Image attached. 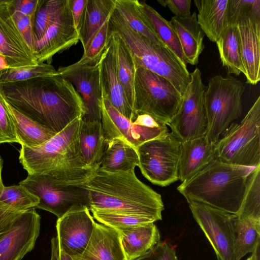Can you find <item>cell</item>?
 I'll return each instance as SVG.
<instances>
[{
	"instance_id": "cell-50",
	"label": "cell",
	"mask_w": 260,
	"mask_h": 260,
	"mask_svg": "<svg viewBox=\"0 0 260 260\" xmlns=\"http://www.w3.org/2000/svg\"><path fill=\"white\" fill-rule=\"evenodd\" d=\"M10 68L6 57L0 53V72Z\"/></svg>"
},
{
	"instance_id": "cell-49",
	"label": "cell",
	"mask_w": 260,
	"mask_h": 260,
	"mask_svg": "<svg viewBox=\"0 0 260 260\" xmlns=\"http://www.w3.org/2000/svg\"><path fill=\"white\" fill-rule=\"evenodd\" d=\"M246 260H260V244H257L251 255Z\"/></svg>"
},
{
	"instance_id": "cell-25",
	"label": "cell",
	"mask_w": 260,
	"mask_h": 260,
	"mask_svg": "<svg viewBox=\"0 0 260 260\" xmlns=\"http://www.w3.org/2000/svg\"><path fill=\"white\" fill-rule=\"evenodd\" d=\"M137 149L125 140L115 138L106 142L98 169L118 173L135 170L139 166Z\"/></svg>"
},
{
	"instance_id": "cell-43",
	"label": "cell",
	"mask_w": 260,
	"mask_h": 260,
	"mask_svg": "<svg viewBox=\"0 0 260 260\" xmlns=\"http://www.w3.org/2000/svg\"><path fill=\"white\" fill-rule=\"evenodd\" d=\"M13 16L18 30L34 54L36 42L34 35L35 17L21 15L14 12Z\"/></svg>"
},
{
	"instance_id": "cell-39",
	"label": "cell",
	"mask_w": 260,
	"mask_h": 260,
	"mask_svg": "<svg viewBox=\"0 0 260 260\" xmlns=\"http://www.w3.org/2000/svg\"><path fill=\"white\" fill-rule=\"evenodd\" d=\"M91 212L93 217L100 223L114 229L133 227L155 222L149 217L133 214L100 210Z\"/></svg>"
},
{
	"instance_id": "cell-16",
	"label": "cell",
	"mask_w": 260,
	"mask_h": 260,
	"mask_svg": "<svg viewBox=\"0 0 260 260\" xmlns=\"http://www.w3.org/2000/svg\"><path fill=\"white\" fill-rule=\"evenodd\" d=\"M13 0H0V53L10 68L38 63L17 26L13 16Z\"/></svg>"
},
{
	"instance_id": "cell-24",
	"label": "cell",
	"mask_w": 260,
	"mask_h": 260,
	"mask_svg": "<svg viewBox=\"0 0 260 260\" xmlns=\"http://www.w3.org/2000/svg\"><path fill=\"white\" fill-rule=\"evenodd\" d=\"M154 223L115 229L120 235L128 260H136L141 257L160 241L159 232Z\"/></svg>"
},
{
	"instance_id": "cell-1",
	"label": "cell",
	"mask_w": 260,
	"mask_h": 260,
	"mask_svg": "<svg viewBox=\"0 0 260 260\" xmlns=\"http://www.w3.org/2000/svg\"><path fill=\"white\" fill-rule=\"evenodd\" d=\"M0 89L12 107L56 134L84 113L82 100L74 86L58 73L4 84Z\"/></svg>"
},
{
	"instance_id": "cell-42",
	"label": "cell",
	"mask_w": 260,
	"mask_h": 260,
	"mask_svg": "<svg viewBox=\"0 0 260 260\" xmlns=\"http://www.w3.org/2000/svg\"><path fill=\"white\" fill-rule=\"evenodd\" d=\"M136 260H178L175 249L166 240L160 241L148 252Z\"/></svg>"
},
{
	"instance_id": "cell-32",
	"label": "cell",
	"mask_w": 260,
	"mask_h": 260,
	"mask_svg": "<svg viewBox=\"0 0 260 260\" xmlns=\"http://www.w3.org/2000/svg\"><path fill=\"white\" fill-rule=\"evenodd\" d=\"M234 250L236 260H241L252 253L260 242V219L247 218L234 219Z\"/></svg>"
},
{
	"instance_id": "cell-2",
	"label": "cell",
	"mask_w": 260,
	"mask_h": 260,
	"mask_svg": "<svg viewBox=\"0 0 260 260\" xmlns=\"http://www.w3.org/2000/svg\"><path fill=\"white\" fill-rule=\"evenodd\" d=\"M82 123L78 118L42 145L21 146L19 159L28 174L47 176L54 183L76 186L87 181L95 170L85 162L79 137Z\"/></svg>"
},
{
	"instance_id": "cell-17",
	"label": "cell",
	"mask_w": 260,
	"mask_h": 260,
	"mask_svg": "<svg viewBox=\"0 0 260 260\" xmlns=\"http://www.w3.org/2000/svg\"><path fill=\"white\" fill-rule=\"evenodd\" d=\"M79 41L75 27L70 0L44 36L35 44L34 55L37 62L50 64L53 56L76 45Z\"/></svg>"
},
{
	"instance_id": "cell-41",
	"label": "cell",
	"mask_w": 260,
	"mask_h": 260,
	"mask_svg": "<svg viewBox=\"0 0 260 260\" xmlns=\"http://www.w3.org/2000/svg\"><path fill=\"white\" fill-rule=\"evenodd\" d=\"M4 143L20 144L11 119L0 100V144Z\"/></svg>"
},
{
	"instance_id": "cell-20",
	"label": "cell",
	"mask_w": 260,
	"mask_h": 260,
	"mask_svg": "<svg viewBox=\"0 0 260 260\" xmlns=\"http://www.w3.org/2000/svg\"><path fill=\"white\" fill-rule=\"evenodd\" d=\"M99 69L102 95L120 113L133 122L137 116L127 101L118 76L115 37L109 30L108 43L99 60Z\"/></svg>"
},
{
	"instance_id": "cell-10",
	"label": "cell",
	"mask_w": 260,
	"mask_h": 260,
	"mask_svg": "<svg viewBox=\"0 0 260 260\" xmlns=\"http://www.w3.org/2000/svg\"><path fill=\"white\" fill-rule=\"evenodd\" d=\"M101 123L106 141L121 138L136 149L144 143L169 133L167 125L150 115L139 114L132 121L120 113L102 95Z\"/></svg>"
},
{
	"instance_id": "cell-9",
	"label": "cell",
	"mask_w": 260,
	"mask_h": 260,
	"mask_svg": "<svg viewBox=\"0 0 260 260\" xmlns=\"http://www.w3.org/2000/svg\"><path fill=\"white\" fill-rule=\"evenodd\" d=\"M182 142L172 133L148 141L136 149L143 175L154 184L167 186L178 180Z\"/></svg>"
},
{
	"instance_id": "cell-48",
	"label": "cell",
	"mask_w": 260,
	"mask_h": 260,
	"mask_svg": "<svg viewBox=\"0 0 260 260\" xmlns=\"http://www.w3.org/2000/svg\"><path fill=\"white\" fill-rule=\"evenodd\" d=\"M51 260H73L72 257L64 252L60 248L57 237L51 239Z\"/></svg>"
},
{
	"instance_id": "cell-18",
	"label": "cell",
	"mask_w": 260,
	"mask_h": 260,
	"mask_svg": "<svg viewBox=\"0 0 260 260\" xmlns=\"http://www.w3.org/2000/svg\"><path fill=\"white\" fill-rule=\"evenodd\" d=\"M41 217L35 208L22 212L13 227L0 239V260H21L34 247Z\"/></svg>"
},
{
	"instance_id": "cell-21",
	"label": "cell",
	"mask_w": 260,
	"mask_h": 260,
	"mask_svg": "<svg viewBox=\"0 0 260 260\" xmlns=\"http://www.w3.org/2000/svg\"><path fill=\"white\" fill-rule=\"evenodd\" d=\"M217 158L216 144L206 136L182 142L178 180H189Z\"/></svg>"
},
{
	"instance_id": "cell-4",
	"label": "cell",
	"mask_w": 260,
	"mask_h": 260,
	"mask_svg": "<svg viewBox=\"0 0 260 260\" xmlns=\"http://www.w3.org/2000/svg\"><path fill=\"white\" fill-rule=\"evenodd\" d=\"M254 168L230 164L217 158L192 178L182 182L177 190L187 202L203 203L236 215Z\"/></svg>"
},
{
	"instance_id": "cell-26",
	"label": "cell",
	"mask_w": 260,
	"mask_h": 260,
	"mask_svg": "<svg viewBox=\"0 0 260 260\" xmlns=\"http://www.w3.org/2000/svg\"><path fill=\"white\" fill-rule=\"evenodd\" d=\"M198 23L209 39L216 42L228 25L229 0H194Z\"/></svg>"
},
{
	"instance_id": "cell-15",
	"label": "cell",
	"mask_w": 260,
	"mask_h": 260,
	"mask_svg": "<svg viewBox=\"0 0 260 260\" xmlns=\"http://www.w3.org/2000/svg\"><path fill=\"white\" fill-rule=\"evenodd\" d=\"M234 24L246 83L260 80V7L234 16L228 24Z\"/></svg>"
},
{
	"instance_id": "cell-34",
	"label": "cell",
	"mask_w": 260,
	"mask_h": 260,
	"mask_svg": "<svg viewBox=\"0 0 260 260\" xmlns=\"http://www.w3.org/2000/svg\"><path fill=\"white\" fill-rule=\"evenodd\" d=\"M110 31L115 37L118 76L127 101L135 112L134 80L136 68L134 59L122 39L115 33Z\"/></svg>"
},
{
	"instance_id": "cell-30",
	"label": "cell",
	"mask_w": 260,
	"mask_h": 260,
	"mask_svg": "<svg viewBox=\"0 0 260 260\" xmlns=\"http://www.w3.org/2000/svg\"><path fill=\"white\" fill-rule=\"evenodd\" d=\"M115 10L134 31L153 43L166 46L141 11L138 0H115Z\"/></svg>"
},
{
	"instance_id": "cell-46",
	"label": "cell",
	"mask_w": 260,
	"mask_h": 260,
	"mask_svg": "<svg viewBox=\"0 0 260 260\" xmlns=\"http://www.w3.org/2000/svg\"><path fill=\"white\" fill-rule=\"evenodd\" d=\"M21 212L9 210L0 205V239L13 227Z\"/></svg>"
},
{
	"instance_id": "cell-38",
	"label": "cell",
	"mask_w": 260,
	"mask_h": 260,
	"mask_svg": "<svg viewBox=\"0 0 260 260\" xmlns=\"http://www.w3.org/2000/svg\"><path fill=\"white\" fill-rule=\"evenodd\" d=\"M67 0L44 1L38 10L34 20L36 42L40 40L54 22Z\"/></svg>"
},
{
	"instance_id": "cell-6",
	"label": "cell",
	"mask_w": 260,
	"mask_h": 260,
	"mask_svg": "<svg viewBox=\"0 0 260 260\" xmlns=\"http://www.w3.org/2000/svg\"><path fill=\"white\" fill-rule=\"evenodd\" d=\"M244 83L228 74L212 77L206 87L204 105L208 121L206 136L216 143L231 123L242 113Z\"/></svg>"
},
{
	"instance_id": "cell-12",
	"label": "cell",
	"mask_w": 260,
	"mask_h": 260,
	"mask_svg": "<svg viewBox=\"0 0 260 260\" xmlns=\"http://www.w3.org/2000/svg\"><path fill=\"white\" fill-rule=\"evenodd\" d=\"M19 184L38 198L36 208L50 212L58 218L75 209L86 207L90 211L88 191L80 186L58 185L40 174H28Z\"/></svg>"
},
{
	"instance_id": "cell-37",
	"label": "cell",
	"mask_w": 260,
	"mask_h": 260,
	"mask_svg": "<svg viewBox=\"0 0 260 260\" xmlns=\"http://www.w3.org/2000/svg\"><path fill=\"white\" fill-rule=\"evenodd\" d=\"M57 73V70L52 65L45 62L34 66L9 68L0 72V85L52 75Z\"/></svg>"
},
{
	"instance_id": "cell-36",
	"label": "cell",
	"mask_w": 260,
	"mask_h": 260,
	"mask_svg": "<svg viewBox=\"0 0 260 260\" xmlns=\"http://www.w3.org/2000/svg\"><path fill=\"white\" fill-rule=\"evenodd\" d=\"M239 219H260V165L251 172L241 207L236 215Z\"/></svg>"
},
{
	"instance_id": "cell-47",
	"label": "cell",
	"mask_w": 260,
	"mask_h": 260,
	"mask_svg": "<svg viewBox=\"0 0 260 260\" xmlns=\"http://www.w3.org/2000/svg\"><path fill=\"white\" fill-rule=\"evenodd\" d=\"M70 2L74 24L78 34L81 27L87 0H70Z\"/></svg>"
},
{
	"instance_id": "cell-44",
	"label": "cell",
	"mask_w": 260,
	"mask_h": 260,
	"mask_svg": "<svg viewBox=\"0 0 260 260\" xmlns=\"http://www.w3.org/2000/svg\"><path fill=\"white\" fill-rule=\"evenodd\" d=\"M161 6L168 7L176 17L186 18L191 15L190 0H158Z\"/></svg>"
},
{
	"instance_id": "cell-45",
	"label": "cell",
	"mask_w": 260,
	"mask_h": 260,
	"mask_svg": "<svg viewBox=\"0 0 260 260\" xmlns=\"http://www.w3.org/2000/svg\"><path fill=\"white\" fill-rule=\"evenodd\" d=\"M45 0H13L14 12L21 15L35 17Z\"/></svg>"
},
{
	"instance_id": "cell-40",
	"label": "cell",
	"mask_w": 260,
	"mask_h": 260,
	"mask_svg": "<svg viewBox=\"0 0 260 260\" xmlns=\"http://www.w3.org/2000/svg\"><path fill=\"white\" fill-rule=\"evenodd\" d=\"M109 18L92 38L78 62L85 64L95 63L99 61L109 41Z\"/></svg>"
},
{
	"instance_id": "cell-31",
	"label": "cell",
	"mask_w": 260,
	"mask_h": 260,
	"mask_svg": "<svg viewBox=\"0 0 260 260\" xmlns=\"http://www.w3.org/2000/svg\"><path fill=\"white\" fill-rule=\"evenodd\" d=\"M222 66L228 74L244 73L239 45L234 24L229 23L216 42Z\"/></svg>"
},
{
	"instance_id": "cell-28",
	"label": "cell",
	"mask_w": 260,
	"mask_h": 260,
	"mask_svg": "<svg viewBox=\"0 0 260 260\" xmlns=\"http://www.w3.org/2000/svg\"><path fill=\"white\" fill-rule=\"evenodd\" d=\"M115 8V0H87L83 19L78 33L84 51L108 19Z\"/></svg>"
},
{
	"instance_id": "cell-51",
	"label": "cell",
	"mask_w": 260,
	"mask_h": 260,
	"mask_svg": "<svg viewBox=\"0 0 260 260\" xmlns=\"http://www.w3.org/2000/svg\"><path fill=\"white\" fill-rule=\"evenodd\" d=\"M3 168V160L0 156V192L2 190L4 185L2 178V170Z\"/></svg>"
},
{
	"instance_id": "cell-14",
	"label": "cell",
	"mask_w": 260,
	"mask_h": 260,
	"mask_svg": "<svg viewBox=\"0 0 260 260\" xmlns=\"http://www.w3.org/2000/svg\"><path fill=\"white\" fill-rule=\"evenodd\" d=\"M57 71L73 85L80 96L84 109L82 121L101 122L102 92L99 60L95 63L85 64L77 61L68 66L60 67Z\"/></svg>"
},
{
	"instance_id": "cell-33",
	"label": "cell",
	"mask_w": 260,
	"mask_h": 260,
	"mask_svg": "<svg viewBox=\"0 0 260 260\" xmlns=\"http://www.w3.org/2000/svg\"><path fill=\"white\" fill-rule=\"evenodd\" d=\"M139 7L156 35L170 50L186 64L179 39L172 26L155 10L143 1H139Z\"/></svg>"
},
{
	"instance_id": "cell-27",
	"label": "cell",
	"mask_w": 260,
	"mask_h": 260,
	"mask_svg": "<svg viewBox=\"0 0 260 260\" xmlns=\"http://www.w3.org/2000/svg\"><path fill=\"white\" fill-rule=\"evenodd\" d=\"M0 100L11 119L21 146L29 148L36 147L47 142L56 134L12 107L5 98L1 89Z\"/></svg>"
},
{
	"instance_id": "cell-35",
	"label": "cell",
	"mask_w": 260,
	"mask_h": 260,
	"mask_svg": "<svg viewBox=\"0 0 260 260\" xmlns=\"http://www.w3.org/2000/svg\"><path fill=\"white\" fill-rule=\"evenodd\" d=\"M39 202L38 197L20 184L4 186L0 192V205L11 211L23 212L36 208Z\"/></svg>"
},
{
	"instance_id": "cell-19",
	"label": "cell",
	"mask_w": 260,
	"mask_h": 260,
	"mask_svg": "<svg viewBox=\"0 0 260 260\" xmlns=\"http://www.w3.org/2000/svg\"><path fill=\"white\" fill-rule=\"evenodd\" d=\"M95 223L86 207L72 210L58 218L56 237L61 249L72 257L81 254L91 237Z\"/></svg>"
},
{
	"instance_id": "cell-23",
	"label": "cell",
	"mask_w": 260,
	"mask_h": 260,
	"mask_svg": "<svg viewBox=\"0 0 260 260\" xmlns=\"http://www.w3.org/2000/svg\"><path fill=\"white\" fill-rule=\"evenodd\" d=\"M170 22L179 39L186 63L198 64L204 49L205 34L198 23L197 13L186 18L174 16Z\"/></svg>"
},
{
	"instance_id": "cell-29",
	"label": "cell",
	"mask_w": 260,
	"mask_h": 260,
	"mask_svg": "<svg viewBox=\"0 0 260 260\" xmlns=\"http://www.w3.org/2000/svg\"><path fill=\"white\" fill-rule=\"evenodd\" d=\"M106 142L101 122L82 121L79 137L81 154L86 165L95 171L101 162Z\"/></svg>"
},
{
	"instance_id": "cell-7",
	"label": "cell",
	"mask_w": 260,
	"mask_h": 260,
	"mask_svg": "<svg viewBox=\"0 0 260 260\" xmlns=\"http://www.w3.org/2000/svg\"><path fill=\"white\" fill-rule=\"evenodd\" d=\"M216 143L217 157L230 164L260 165V96L239 123H232Z\"/></svg>"
},
{
	"instance_id": "cell-5",
	"label": "cell",
	"mask_w": 260,
	"mask_h": 260,
	"mask_svg": "<svg viewBox=\"0 0 260 260\" xmlns=\"http://www.w3.org/2000/svg\"><path fill=\"white\" fill-rule=\"evenodd\" d=\"M109 29L123 41L136 68H145L166 78L182 96L191 80L186 64L167 46L157 45L134 31L115 9L109 18Z\"/></svg>"
},
{
	"instance_id": "cell-11",
	"label": "cell",
	"mask_w": 260,
	"mask_h": 260,
	"mask_svg": "<svg viewBox=\"0 0 260 260\" xmlns=\"http://www.w3.org/2000/svg\"><path fill=\"white\" fill-rule=\"evenodd\" d=\"M191 80L182 96L179 108L167 124L182 143L206 136L208 121L204 105V85L199 69L190 73Z\"/></svg>"
},
{
	"instance_id": "cell-8",
	"label": "cell",
	"mask_w": 260,
	"mask_h": 260,
	"mask_svg": "<svg viewBox=\"0 0 260 260\" xmlns=\"http://www.w3.org/2000/svg\"><path fill=\"white\" fill-rule=\"evenodd\" d=\"M182 95L166 78L143 68H136L134 80V111L167 124L180 105Z\"/></svg>"
},
{
	"instance_id": "cell-13",
	"label": "cell",
	"mask_w": 260,
	"mask_h": 260,
	"mask_svg": "<svg viewBox=\"0 0 260 260\" xmlns=\"http://www.w3.org/2000/svg\"><path fill=\"white\" fill-rule=\"evenodd\" d=\"M188 203L194 219L209 241L218 260H236L233 226L236 215L199 202Z\"/></svg>"
},
{
	"instance_id": "cell-3",
	"label": "cell",
	"mask_w": 260,
	"mask_h": 260,
	"mask_svg": "<svg viewBox=\"0 0 260 260\" xmlns=\"http://www.w3.org/2000/svg\"><path fill=\"white\" fill-rule=\"evenodd\" d=\"M79 186L88 192L90 211H108L141 215L155 222L161 220V196L141 182L135 170L109 173L96 169Z\"/></svg>"
},
{
	"instance_id": "cell-22",
	"label": "cell",
	"mask_w": 260,
	"mask_h": 260,
	"mask_svg": "<svg viewBox=\"0 0 260 260\" xmlns=\"http://www.w3.org/2000/svg\"><path fill=\"white\" fill-rule=\"evenodd\" d=\"M72 258L73 260H128L118 231L96 222L84 251Z\"/></svg>"
}]
</instances>
